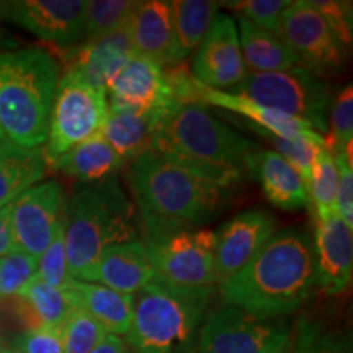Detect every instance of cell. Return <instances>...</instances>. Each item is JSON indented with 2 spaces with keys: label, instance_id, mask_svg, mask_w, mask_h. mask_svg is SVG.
Returning <instances> with one entry per match:
<instances>
[{
  "label": "cell",
  "instance_id": "cell-4",
  "mask_svg": "<svg viewBox=\"0 0 353 353\" xmlns=\"http://www.w3.org/2000/svg\"><path fill=\"white\" fill-rule=\"evenodd\" d=\"M134 208L117 176L79 188L64 210V244L74 280L95 283V268L110 245L138 239Z\"/></svg>",
  "mask_w": 353,
  "mask_h": 353
},
{
  "label": "cell",
  "instance_id": "cell-20",
  "mask_svg": "<svg viewBox=\"0 0 353 353\" xmlns=\"http://www.w3.org/2000/svg\"><path fill=\"white\" fill-rule=\"evenodd\" d=\"M165 112H138L108 107L100 132L123 161L131 162L152 151L159 120Z\"/></svg>",
  "mask_w": 353,
  "mask_h": 353
},
{
  "label": "cell",
  "instance_id": "cell-38",
  "mask_svg": "<svg viewBox=\"0 0 353 353\" xmlns=\"http://www.w3.org/2000/svg\"><path fill=\"white\" fill-rule=\"evenodd\" d=\"M12 350L17 353H63V330L46 325L25 329L12 341Z\"/></svg>",
  "mask_w": 353,
  "mask_h": 353
},
{
  "label": "cell",
  "instance_id": "cell-23",
  "mask_svg": "<svg viewBox=\"0 0 353 353\" xmlns=\"http://www.w3.org/2000/svg\"><path fill=\"white\" fill-rule=\"evenodd\" d=\"M132 54L134 50L125 23L108 37L83 44L70 65L76 68L92 87L105 92L112 77Z\"/></svg>",
  "mask_w": 353,
  "mask_h": 353
},
{
  "label": "cell",
  "instance_id": "cell-11",
  "mask_svg": "<svg viewBox=\"0 0 353 353\" xmlns=\"http://www.w3.org/2000/svg\"><path fill=\"white\" fill-rule=\"evenodd\" d=\"M278 37L298 57L299 68L316 76L337 70L345 63L347 48L307 0L291 2L281 15Z\"/></svg>",
  "mask_w": 353,
  "mask_h": 353
},
{
  "label": "cell",
  "instance_id": "cell-31",
  "mask_svg": "<svg viewBox=\"0 0 353 353\" xmlns=\"http://www.w3.org/2000/svg\"><path fill=\"white\" fill-rule=\"evenodd\" d=\"M134 7L131 0H87L83 13L85 43L101 39L126 23Z\"/></svg>",
  "mask_w": 353,
  "mask_h": 353
},
{
  "label": "cell",
  "instance_id": "cell-13",
  "mask_svg": "<svg viewBox=\"0 0 353 353\" xmlns=\"http://www.w3.org/2000/svg\"><path fill=\"white\" fill-rule=\"evenodd\" d=\"M249 74L242 59L236 20L216 13L193 59L192 77L203 87L229 90Z\"/></svg>",
  "mask_w": 353,
  "mask_h": 353
},
{
  "label": "cell",
  "instance_id": "cell-24",
  "mask_svg": "<svg viewBox=\"0 0 353 353\" xmlns=\"http://www.w3.org/2000/svg\"><path fill=\"white\" fill-rule=\"evenodd\" d=\"M76 306L112 335H126L131 327L134 296L113 291L99 283H83L74 280L69 290Z\"/></svg>",
  "mask_w": 353,
  "mask_h": 353
},
{
  "label": "cell",
  "instance_id": "cell-17",
  "mask_svg": "<svg viewBox=\"0 0 353 353\" xmlns=\"http://www.w3.org/2000/svg\"><path fill=\"white\" fill-rule=\"evenodd\" d=\"M314 252L316 286L325 293L339 294L352 280L353 237L348 228L335 213L327 219L314 221Z\"/></svg>",
  "mask_w": 353,
  "mask_h": 353
},
{
  "label": "cell",
  "instance_id": "cell-3",
  "mask_svg": "<svg viewBox=\"0 0 353 353\" xmlns=\"http://www.w3.org/2000/svg\"><path fill=\"white\" fill-rule=\"evenodd\" d=\"M152 151L196 167L229 188L250 169L259 145L216 118L205 105L176 101L159 120Z\"/></svg>",
  "mask_w": 353,
  "mask_h": 353
},
{
  "label": "cell",
  "instance_id": "cell-37",
  "mask_svg": "<svg viewBox=\"0 0 353 353\" xmlns=\"http://www.w3.org/2000/svg\"><path fill=\"white\" fill-rule=\"evenodd\" d=\"M221 6L237 12V15L244 17L260 28L278 34L281 15L291 6V0H237V2H223Z\"/></svg>",
  "mask_w": 353,
  "mask_h": 353
},
{
  "label": "cell",
  "instance_id": "cell-29",
  "mask_svg": "<svg viewBox=\"0 0 353 353\" xmlns=\"http://www.w3.org/2000/svg\"><path fill=\"white\" fill-rule=\"evenodd\" d=\"M41 149H21L7 143L0 149V208L12 205L21 193L46 174Z\"/></svg>",
  "mask_w": 353,
  "mask_h": 353
},
{
  "label": "cell",
  "instance_id": "cell-16",
  "mask_svg": "<svg viewBox=\"0 0 353 353\" xmlns=\"http://www.w3.org/2000/svg\"><path fill=\"white\" fill-rule=\"evenodd\" d=\"M83 0H17L7 3L6 20L43 41L72 46L83 39Z\"/></svg>",
  "mask_w": 353,
  "mask_h": 353
},
{
  "label": "cell",
  "instance_id": "cell-43",
  "mask_svg": "<svg viewBox=\"0 0 353 353\" xmlns=\"http://www.w3.org/2000/svg\"><path fill=\"white\" fill-rule=\"evenodd\" d=\"M92 353H128V348L121 337L107 334L103 341L92 350Z\"/></svg>",
  "mask_w": 353,
  "mask_h": 353
},
{
  "label": "cell",
  "instance_id": "cell-8",
  "mask_svg": "<svg viewBox=\"0 0 353 353\" xmlns=\"http://www.w3.org/2000/svg\"><path fill=\"white\" fill-rule=\"evenodd\" d=\"M108 113L105 92L92 87L76 68L59 77L48 125L46 148L43 156L52 164L77 144L99 134Z\"/></svg>",
  "mask_w": 353,
  "mask_h": 353
},
{
  "label": "cell",
  "instance_id": "cell-47",
  "mask_svg": "<svg viewBox=\"0 0 353 353\" xmlns=\"http://www.w3.org/2000/svg\"><path fill=\"white\" fill-rule=\"evenodd\" d=\"M6 144H7V143H2V141H0V149H2Z\"/></svg>",
  "mask_w": 353,
  "mask_h": 353
},
{
  "label": "cell",
  "instance_id": "cell-32",
  "mask_svg": "<svg viewBox=\"0 0 353 353\" xmlns=\"http://www.w3.org/2000/svg\"><path fill=\"white\" fill-rule=\"evenodd\" d=\"M259 134L270 141L273 148H275V152L280 154V156L298 172L307 188L312 159H314L317 149H319L321 145H325V136H322L316 131H307L304 132V134L291 139L278 138V136L268 134V132H259Z\"/></svg>",
  "mask_w": 353,
  "mask_h": 353
},
{
  "label": "cell",
  "instance_id": "cell-6",
  "mask_svg": "<svg viewBox=\"0 0 353 353\" xmlns=\"http://www.w3.org/2000/svg\"><path fill=\"white\" fill-rule=\"evenodd\" d=\"M213 288H182L154 278L134 298L126 343L132 353H195Z\"/></svg>",
  "mask_w": 353,
  "mask_h": 353
},
{
  "label": "cell",
  "instance_id": "cell-27",
  "mask_svg": "<svg viewBox=\"0 0 353 353\" xmlns=\"http://www.w3.org/2000/svg\"><path fill=\"white\" fill-rule=\"evenodd\" d=\"M15 299V311L26 329L33 327H63L70 312L76 309V301L69 291H61L34 280Z\"/></svg>",
  "mask_w": 353,
  "mask_h": 353
},
{
  "label": "cell",
  "instance_id": "cell-45",
  "mask_svg": "<svg viewBox=\"0 0 353 353\" xmlns=\"http://www.w3.org/2000/svg\"><path fill=\"white\" fill-rule=\"evenodd\" d=\"M7 3L8 2H0V23L6 20V13H7Z\"/></svg>",
  "mask_w": 353,
  "mask_h": 353
},
{
  "label": "cell",
  "instance_id": "cell-15",
  "mask_svg": "<svg viewBox=\"0 0 353 353\" xmlns=\"http://www.w3.org/2000/svg\"><path fill=\"white\" fill-rule=\"evenodd\" d=\"M276 221L263 210L237 214L216 232L214 285H223L242 270L275 236Z\"/></svg>",
  "mask_w": 353,
  "mask_h": 353
},
{
  "label": "cell",
  "instance_id": "cell-46",
  "mask_svg": "<svg viewBox=\"0 0 353 353\" xmlns=\"http://www.w3.org/2000/svg\"><path fill=\"white\" fill-rule=\"evenodd\" d=\"M0 141H2V143H7V139L3 138V134H2V131H0Z\"/></svg>",
  "mask_w": 353,
  "mask_h": 353
},
{
  "label": "cell",
  "instance_id": "cell-10",
  "mask_svg": "<svg viewBox=\"0 0 353 353\" xmlns=\"http://www.w3.org/2000/svg\"><path fill=\"white\" fill-rule=\"evenodd\" d=\"M154 273L182 288H213L216 232L185 229L143 241Z\"/></svg>",
  "mask_w": 353,
  "mask_h": 353
},
{
  "label": "cell",
  "instance_id": "cell-42",
  "mask_svg": "<svg viewBox=\"0 0 353 353\" xmlns=\"http://www.w3.org/2000/svg\"><path fill=\"white\" fill-rule=\"evenodd\" d=\"M10 211L12 205L0 208V259L6 257L7 254L13 252V250H17L12 232Z\"/></svg>",
  "mask_w": 353,
  "mask_h": 353
},
{
  "label": "cell",
  "instance_id": "cell-21",
  "mask_svg": "<svg viewBox=\"0 0 353 353\" xmlns=\"http://www.w3.org/2000/svg\"><path fill=\"white\" fill-rule=\"evenodd\" d=\"M250 172L262 185L263 195L280 210H301L309 206V193L296 170L272 149L257 151L250 161Z\"/></svg>",
  "mask_w": 353,
  "mask_h": 353
},
{
  "label": "cell",
  "instance_id": "cell-44",
  "mask_svg": "<svg viewBox=\"0 0 353 353\" xmlns=\"http://www.w3.org/2000/svg\"><path fill=\"white\" fill-rule=\"evenodd\" d=\"M12 352V341H8L2 325H0V353H8Z\"/></svg>",
  "mask_w": 353,
  "mask_h": 353
},
{
  "label": "cell",
  "instance_id": "cell-25",
  "mask_svg": "<svg viewBox=\"0 0 353 353\" xmlns=\"http://www.w3.org/2000/svg\"><path fill=\"white\" fill-rule=\"evenodd\" d=\"M237 34L242 59L250 72H280L296 68L298 57L278 34L237 15Z\"/></svg>",
  "mask_w": 353,
  "mask_h": 353
},
{
  "label": "cell",
  "instance_id": "cell-14",
  "mask_svg": "<svg viewBox=\"0 0 353 353\" xmlns=\"http://www.w3.org/2000/svg\"><path fill=\"white\" fill-rule=\"evenodd\" d=\"M108 107L165 112L180 101L174 94L164 65L132 54L105 88Z\"/></svg>",
  "mask_w": 353,
  "mask_h": 353
},
{
  "label": "cell",
  "instance_id": "cell-18",
  "mask_svg": "<svg viewBox=\"0 0 353 353\" xmlns=\"http://www.w3.org/2000/svg\"><path fill=\"white\" fill-rule=\"evenodd\" d=\"M128 37L136 54L154 63L172 64L174 32H172L170 6L165 0H143L134 7L126 20Z\"/></svg>",
  "mask_w": 353,
  "mask_h": 353
},
{
  "label": "cell",
  "instance_id": "cell-36",
  "mask_svg": "<svg viewBox=\"0 0 353 353\" xmlns=\"http://www.w3.org/2000/svg\"><path fill=\"white\" fill-rule=\"evenodd\" d=\"M330 136L325 145L332 154L343 151L353 143V88L348 85L335 97L329 110Z\"/></svg>",
  "mask_w": 353,
  "mask_h": 353
},
{
  "label": "cell",
  "instance_id": "cell-35",
  "mask_svg": "<svg viewBox=\"0 0 353 353\" xmlns=\"http://www.w3.org/2000/svg\"><path fill=\"white\" fill-rule=\"evenodd\" d=\"M38 259L13 250L0 259V301L20 296L37 278Z\"/></svg>",
  "mask_w": 353,
  "mask_h": 353
},
{
  "label": "cell",
  "instance_id": "cell-39",
  "mask_svg": "<svg viewBox=\"0 0 353 353\" xmlns=\"http://www.w3.org/2000/svg\"><path fill=\"white\" fill-rule=\"evenodd\" d=\"M309 6L327 21L335 37L341 39L343 46L352 44V2L342 0H307Z\"/></svg>",
  "mask_w": 353,
  "mask_h": 353
},
{
  "label": "cell",
  "instance_id": "cell-2",
  "mask_svg": "<svg viewBox=\"0 0 353 353\" xmlns=\"http://www.w3.org/2000/svg\"><path fill=\"white\" fill-rule=\"evenodd\" d=\"M316 288L312 239L301 229L275 232L242 270L219 285L224 306L257 319L294 312Z\"/></svg>",
  "mask_w": 353,
  "mask_h": 353
},
{
  "label": "cell",
  "instance_id": "cell-1",
  "mask_svg": "<svg viewBox=\"0 0 353 353\" xmlns=\"http://www.w3.org/2000/svg\"><path fill=\"white\" fill-rule=\"evenodd\" d=\"M128 183L145 241L206 223L228 188L206 172L154 151L131 161Z\"/></svg>",
  "mask_w": 353,
  "mask_h": 353
},
{
  "label": "cell",
  "instance_id": "cell-41",
  "mask_svg": "<svg viewBox=\"0 0 353 353\" xmlns=\"http://www.w3.org/2000/svg\"><path fill=\"white\" fill-rule=\"evenodd\" d=\"M290 353H341V352H339V348L335 347L330 341H325V339H316L312 337V335H307V332H304L299 335L296 348H294V345L291 347Z\"/></svg>",
  "mask_w": 353,
  "mask_h": 353
},
{
  "label": "cell",
  "instance_id": "cell-9",
  "mask_svg": "<svg viewBox=\"0 0 353 353\" xmlns=\"http://www.w3.org/2000/svg\"><path fill=\"white\" fill-rule=\"evenodd\" d=\"M291 330L280 319H257L221 306L203 321L196 350L201 353H290Z\"/></svg>",
  "mask_w": 353,
  "mask_h": 353
},
{
  "label": "cell",
  "instance_id": "cell-34",
  "mask_svg": "<svg viewBox=\"0 0 353 353\" xmlns=\"http://www.w3.org/2000/svg\"><path fill=\"white\" fill-rule=\"evenodd\" d=\"M63 353H92L103 341L107 330L85 311L76 307L63 324Z\"/></svg>",
  "mask_w": 353,
  "mask_h": 353
},
{
  "label": "cell",
  "instance_id": "cell-7",
  "mask_svg": "<svg viewBox=\"0 0 353 353\" xmlns=\"http://www.w3.org/2000/svg\"><path fill=\"white\" fill-rule=\"evenodd\" d=\"M232 92L294 118L319 134L327 131L330 107L327 83L299 65L280 72H249Z\"/></svg>",
  "mask_w": 353,
  "mask_h": 353
},
{
  "label": "cell",
  "instance_id": "cell-28",
  "mask_svg": "<svg viewBox=\"0 0 353 353\" xmlns=\"http://www.w3.org/2000/svg\"><path fill=\"white\" fill-rule=\"evenodd\" d=\"M170 20L174 32V52L172 64L187 59L198 50L210 25L218 13L221 2L211 0H172Z\"/></svg>",
  "mask_w": 353,
  "mask_h": 353
},
{
  "label": "cell",
  "instance_id": "cell-49",
  "mask_svg": "<svg viewBox=\"0 0 353 353\" xmlns=\"http://www.w3.org/2000/svg\"><path fill=\"white\" fill-rule=\"evenodd\" d=\"M195 353H201V352H198V350H196V352H195Z\"/></svg>",
  "mask_w": 353,
  "mask_h": 353
},
{
  "label": "cell",
  "instance_id": "cell-33",
  "mask_svg": "<svg viewBox=\"0 0 353 353\" xmlns=\"http://www.w3.org/2000/svg\"><path fill=\"white\" fill-rule=\"evenodd\" d=\"M37 278L61 291H69L74 283V278L70 276L68 267V255H65L64 218L57 226L51 244L38 259Z\"/></svg>",
  "mask_w": 353,
  "mask_h": 353
},
{
  "label": "cell",
  "instance_id": "cell-30",
  "mask_svg": "<svg viewBox=\"0 0 353 353\" xmlns=\"http://www.w3.org/2000/svg\"><path fill=\"white\" fill-rule=\"evenodd\" d=\"M339 187V170L335 165L334 154L329 151L327 145H321L314 154L309 175L307 193L309 205L312 206L314 221L327 219L337 213L335 201H337Z\"/></svg>",
  "mask_w": 353,
  "mask_h": 353
},
{
  "label": "cell",
  "instance_id": "cell-48",
  "mask_svg": "<svg viewBox=\"0 0 353 353\" xmlns=\"http://www.w3.org/2000/svg\"><path fill=\"white\" fill-rule=\"evenodd\" d=\"M8 353H17V352H13V350H12V352H8Z\"/></svg>",
  "mask_w": 353,
  "mask_h": 353
},
{
  "label": "cell",
  "instance_id": "cell-19",
  "mask_svg": "<svg viewBox=\"0 0 353 353\" xmlns=\"http://www.w3.org/2000/svg\"><path fill=\"white\" fill-rule=\"evenodd\" d=\"M154 275L144 242L134 239L110 245L101 252L95 268V283L134 296Z\"/></svg>",
  "mask_w": 353,
  "mask_h": 353
},
{
  "label": "cell",
  "instance_id": "cell-5",
  "mask_svg": "<svg viewBox=\"0 0 353 353\" xmlns=\"http://www.w3.org/2000/svg\"><path fill=\"white\" fill-rule=\"evenodd\" d=\"M59 82L56 59L41 48L0 52V131L7 143L39 149Z\"/></svg>",
  "mask_w": 353,
  "mask_h": 353
},
{
  "label": "cell",
  "instance_id": "cell-40",
  "mask_svg": "<svg viewBox=\"0 0 353 353\" xmlns=\"http://www.w3.org/2000/svg\"><path fill=\"white\" fill-rule=\"evenodd\" d=\"M335 165L339 170V187H337V210L339 218L353 228V170H352V144H348L341 152L334 154Z\"/></svg>",
  "mask_w": 353,
  "mask_h": 353
},
{
  "label": "cell",
  "instance_id": "cell-22",
  "mask_svg": "<svg viewBox=\"0 0 353 353\" xmlns=\"http://www.w3.org/2000/svg\"><path fill=\"white\" fill-rule=\"evenodd\" d=\"M195 100L201 105H213L223 110L241 114L252 123L254 130L257 132H268V134L278 136V138L291 139L301 136L311 130L304 123L286 117L270 108H265L255 101L245 99V97L234 94L229 90H214V88L203 87L196 82Z\"/></svg>",
  "mask_w": 353,
  "mask_h": 353
},
{
  "label": "cell",
  "instance_id": "cell-12",
  "mask_svg": "<svg viewBox=\"0 0 353 353\" xmlns=\"http://www.w3.org/2000/svg\"><path fill=\"white\" fill-rule=\"evenodd\" d=\"M64 192L56 180L37 183L21 193L10 211L17 250L41 257L64 218Z\"/></svg>",
  "mask_w": 353,
  "mask_h": 353
},
{
  "label": "cell",
  "instance_id": "cell-26",
  "mask_svg": "<svg viewBox=\"0 0 353 353\" xmlns=\"http://www.w3.org/2000/svg\"><path fill=\"white\" fill-rule=\"evenodd\" d=\"M123 164L125 161L99 132L61 156L52 162L51 167L88 185L113 176Z\"/></svg>",
  "mask_w": 353,
  "mask_h": 353
}]
</instances>
